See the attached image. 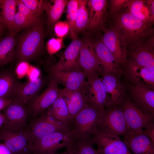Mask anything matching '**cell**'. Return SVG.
Returning a JSON list of instances; mask_svg holds the SVG:
<instances>
[{
    "mask_svg": "<svg viewBox=\"0 0 154 154\" xmlns=\"http://www.w3.org/2000/svg\"><path fill=\"white\" fill-rule=\"evenodd\" d=\"M115 23V29L123 37L126 45L132 47L141 46L144 40L153 32L151 23L140 19L129 11L118 16Z\"/></svg>",
    "mask_w": 154,
    "mask_h": 154,
    "instance_id": "obj_1",
    "label": "cell"
},
{
    "mask_svg": "<svg viewBox=\"0 0 154 154\" xmlns=\"http://www.w3.org/2000/svg\"><path fill=\"white\" fill-rule=\"evenodd\" d=\"M44 31L42 22L25 33L19 40L16 56L20 61L27 62L36 58L42 50Z\"/></svg>",
    "mask_w": 154,
    "mask_h": 154,
    "instance_id": "obj_2",
    "label": "cell"
},
{
    "mask_svg": "<svg viewBox=\"0 0 154 154\" xmlns=\"http://www.w3.org/2000/svg\"><path fill=\"white\" fill-rule=\"evenodd\" d=\"M103 111L88 103L74 119L70 132L72 137L76 139L90 137L96 130Z\"/></svg>",
    "mask_w": 154,
    "mask_h": 154,
    "instance_id": "obj_3",
    "label": "cell"
},
{
    "mask_svg": "<svg viewBox=\"0 0 154 154\" xmlns=\"http://www.w3.org/2000/svg\"><path fill=\"white\" fill-rule=\"evenodd\" d=\"M34 118L26 129L31 146L46 135L71 131L70 128L54 119L46 110Z\"/></svg>",
    "mask_w": 154,
    "mask_h": 154,
    "instance_id": "obj_4",
    "label": "cell"
},
{
    "mask_svg": "<svg viewBox=\"0 0 154 154\" xmlns=\"http://www.w3.org/2000/svg\"><path fill=\"white\" fill-rule=\"evenodd\" d=\"M97 130L124 137L132 133L128 126L120 106L113 105L102 113Z\"/></svg>",
    "mask_w": 154,
    "mask_h": 154,
    "instance_id": "obj_5",
    "label": "cell"
},
{
    "mask_svg": "<svg viewBox=\"0 0 154 154\" xmlns=\"http://www.w3.org/2000/svg\"><path fill=\"white\" fill-rule=\"evenodd\" d=\"M2 110L5 119L2 127L17 132L27 129L30 115L26 105L13 99L12 101Z\"/></svg>",
    "mask_w": 154,
    "mask_h": 154,
    "instance_id": "obj_6",
    "label": "cell"
},
{
    "mask_svg": "<svg viewBox=\"0 0 154 154\" xmlns=\"http://www.w3.org/2000/svg\"><path fill=\"white\" fill-rule=\"evenodd\" d=\"M70 132H56L44 136L31 145L30 154H54L68 147L73 139Z\"/></svg>",
    "mask_w": 154,
    "mask_h": 154,
    "instance_id": "obj_7",
    "label": "cell"
},
{
    "mask_svg": "<svg viewBox=\"0 0 154 154\" xmlns=\"http://www.w3.org/2000/svg\"><path fill=\"white\" fill-rule=\"evenodd\" d=\"M123 100L119 105L133 133L142 132L143 128L154 122V116L143 111L131 101Z\"/></svg>",
    "mask_w": 154,
    "mask_h": 154,
    "instance_id": "obj_8",
    "label": "cell"
},
{
    "mask_svg": "<svg viewBox=\"0 0 154 154\" xmlns=\"http://www.w3.org/2000/svg\"><path fill=\"white\" fill-rule=\"evenodd\" d=\"M94 144L98 146V154H132L119 136L96 130L91 136Z\"/></svg>",
    "mask_w": 154,
    "mask_h": 154,
    "instance_id": "obj_9",
    "label": "cell"
},
{
    "mask_svg": "<svg viewBox=\"0 0 154 154\" xmlns=\"http://www.w3.org/2000/svg\"><path fill=\"white\" fill-rule=\"evenodd\" d=\"M58 84L56 80L52 78L46 89L26 105L30 116L34 118L37 117L52 104L58 93Z\"/></svg>",
    "mask_w": 154,
    "mask_h": 154,
    "instance_id": "obj_10",
    "label": "cell"
},
{
    "mask_svg": "<svg viewBox=\"0 0 154 154\" xmlns=\"http://www.w3.org/2000/svg\"><path fill=\"white\" fill-rule=\"evenodd\" d=\"M88 103L103 111L111 106L110 99L105 90L102 80L96 73L87 76Z\"/></svg>",
    "mask_w": 154,
    "mask_h": 154,
    "instance_id": "obj_11",
    "label": "cell"
},
{
    "mask_svg": "<svg viewBox=\"0 0 154 154\" xmlns=\"http://www.w3.org/2000/svg\"><path fill=\"white\" fill-rule=\"evenodd\" d=\"M0 139L13 154H30L31 144L26 130L14 131L2 127L0 129Z\"/></svg>",
    "mask_w": 154,
    "mask_h": 154,
    "instance_id": "obj_12",
    "label": "cell"
},
{
    "mask_svg": "<svg viewBox=\"0 0 154 154\" xmlns=\"http://www.w3.org/2000/svg\"><path fill=\"white\" fill-rule=\"evenodd\" d=\"M101 40L113 55L116 63H125L127 45L123 37L115 29L105 30Z\"/></svg>",
    "mask_w": 154,
    "mask_h": 154,
    "instance_id": "obj_13",
    "label": "cell"
},
{
    "mask_svg": "<svg viewBox=\"0 0 154 154\" xmlns=\"http://www.w3.org/2000/svg\"><path fill=\"white\" fill-rule=\"evenodd\" d=\"M83 41L77 38L72 41L60 60L51 68V71H63L78 70V59Z\"/></svg>",
    "mask_w": 154,
    "mask_h": 154,
    "instance_id": "obj_14",
    "label": "cell"
},
{
    "mask_svg": "<svg viewBox=\"0 0 154 154\" xmlns=\"http://www.w3.org/2000/svg\"><path fill=\"white\" fill-rule=\"evenodd\" d=\"M78 64L83 69L86 77L96 73L99 68L100 64L93 43L89 39L83 41L80 50Z\"/></svg>",
    "mask_w": 154,
    "mask_h": 154,
    "instance_id": "obj_15",
    "label": "cell"
},
{
    "mask_svg": "<svg viewBox=\"0 0 154 154\" xmlns=\"http://www.w3.org/2000/svg\"><path fill=\"white\" fill-rule=\"evenodd\" d=\"M63 98L73 120L76 115L88 103V91L86 85L80 89L70 91L62 90Z\"/></svg>",
    "mask_w": 154,
    "mask_h": 154,
    "instance_id": "obj_16",
    "label": "cell"
},
{
    "mask_svg": "<svg viewBox=\"0 0 154 154\" xmlns=\"http://www.w3.org/2000/svg\"><path fill=\"white\" fill-rule=\"evenodd\" d=\"M127 68L128 76L135 85L154 88V67L140 66L131 61Z\"/></svg>",
    "mask_w": 154,
    "mask_h": 154,
    "instance_id": "obj_17",
    "label": "cell"
},
{
    "mask_svg": "<svg viewBox=\"0 0 154 154\" xmlns=\"http://www.w3.org/2000/svg\"><path fill=\"white\" fill-rule=\"evenodd\" d=\"M51 73L52 78L63 84L65 88L70 91L80 89L86 83L85 74L80 70L51 71Z\"/></svg>",
    "mask_w": 154,
    "mask_h": 154,
    "instance_id": "obj_18",
    "label": "cell"
},
{
    "mask_svg": "<svg viewBox=\"0 0 154 154\" xmlns=\"http://www.w3.org/2000/svg\"><path fill=\"white\" fill-rule=\"evenodd\" d=\"M134 103L143 111L154 116V91L151 89L134 85L130 88Z\"/></svg>",
    "mask_w": 154,
    "mask_h": 154,
    "instance_id": "obj_19",
    "label": "cell"
},
{
    "mask_svg": "<svg viewBox=\"0 0 154 154\" xmlns=\"http://www.w3.org/2000/svg\"><path fill=\"white\" fill-rule=\"evenodd\" d=\"M123 141L135 154H154V143L142 132L124 137Z\"/></svg>",
    "mask_w": 154,
    "mask_h": 154,
    "instance_id": "obj_20",
    "label": "cell"
},
{
    "mask_svg": "<svg viewBox=\"0 0 154 154\" xmlns=\"http://www.w3.org/2000/svg\"><path fill=\"white\" fill-rule=\"evenodd\" d=\"M43 84L40 77L35 80L21 82L13 98L27 105L38 95Z\"/></svg>",
    "mask_w": 154,
    "mask_h": 154,
    "instance_id": "obj_21",
    "label": "cell"
},
{
    "mask_svg": "<svg viewBox=\"0 0 154 154\" xmlns=\"http://www.w3.org/2000/svg\"><path fill=\"white\" fill-rule=\"evenodd\" d=\"M101 80L111 106L119 104L124 100V89L121 83L116 77L110 73H105Z\"/></svg>",
    "mask_w": 154,
    "mask_h": 154,
    "instance_id": "obj_22",
    "label": "cell"
},
{
    "mask_svg": "<svg viewBox=\"0 0 154 154\" xmlns=\"http://www.w3.org/2000/svg\"><path fill=\"white\" fill-rule=\"evenodd\" d=\"M107 2L105 0L87 1L89 17L88 28L94 29L102 26L105 18Z\"/></svg>",
    "mask_w": 154,
    "mask_h": 154,
    "instance_id": "obj_23",
    "label": "cell"
},
{
    "mask_svg": "<svg viewBox=\"0 0 154 154\" xmlns=\"http://www.w3.org/2000/svg\"><path fill=\"white\" fill-rule=\"evenodd\" d=\"M46 110L54 119L63 123L71 129L73 119L63 98L62 90L59 89L56 98Z\"/></svg>",
    "mask_w": 154,
    "mask_h": 154,
    "instance_id": "obj_24",
    "label": "cell"
},
{
    "mask_svg": "<svg viewBox=\"0 0 154 154\" xmlns=\"http://www.w3.org/2000/svg\"><path fill=\"white\" fill-rule=\"evenodd\" d=\"M20 83L11 71L0 72V98H13Z\"/></svg>",
    "mask_w": 154,
    "mask_h": 154,
    "instance_id": "obj_25",
    "label": "cell"
},
{
    "mask_svg": "<svg viewBox=\"0 0 154 154\" xmlns=\"http://www.w3.org/2000/svg\"><path fill=\"white\" fill-rule=\"evenodd\" d=\"M16 33L9 31L7 36L0 41V66L11 63L16 56L15 36Z\"/></svg>",
    "mask_w": 154,
    "mask_h": 154,
    "instance_id": "obj_26",
    "label": "cell"
},
{
    "mask_svg": "<svg viewBox=\"0 0 154 154\" xmlns=\"http://www.w3.org/2000/svg\"><path fill=\"white\" fill-rule=\"evenodd\" d=\"M146 2L148 7L141 0H127L126 5L129 12L134 16L142 20L151 23L154 21V13L149 3Z\"/></svg>",
    "mask_w": 154,
    "mask_h": 154,
    "instance_id": "obj_27",
    "label": "cell"
},
{
    "mask_svg": "<svg viewBox=\"0 0 154 154\" xmlns=\"http://www.w3.org/2000/svg\"><path fill=\"white\" fill-rule=\"evenodd\" d=\"M95 52L100 64L102 66L105 73H110L114 69V58L102 40L93 43Z\"/></svg>",
    "mask_w": 154,
    "mask_h": 154,
    "instance_id": "obj_28",
    "label": "cell"
},
{
    "mask_svg": "<svg viewBox=\"0 0 154 154\" xmlns=\"http://www.w3.org/2000/svg\"><path fill=\"white\" fill-rule=\"evenodd\" d=\"M16 0H0V16L2 22L9 31H14Z\"/></svg>",
    "mask_w": 154,
    "mask_h": 154,
    "instance_id": "obj_29",
    "label": "cell"
},
{
    "mask_svg": "<svg viewBox=\"0 0 154 154\" xmlns=\"http://www.w3.org/2000/svg\"><path fill=\"white\" fill-rule=\"evenodd\" d=\"M68 1L67 0H52L50 2L45 1L44 10L47 16L49 25H54L58 22Z\"/></svg>",
    "mask_w": 154,
    "mask_h": 154,
    "instance_id": "obj_30",
    "label": "cell"
},
{
    "mask_svg": "<svg viewBox=\"0 0 154 154\" xmlns=\"http://www.w3.org/2000/svg\"><path fill=\"white\" fill-rule=\"evenodd\" d=\"M132 51V62L140 66L154 67V54L151 48L141 45Z\"/></svg>",
    "mask_w": 154,
    "mask_h": 154,
    "instance_id": "obj_31",
    "label": "cell"
},
{
    "mask_svg": "<svg viewBox=\"0 0 154 154\" xmlns=\"http://www.w3.org/2000/svg\"><path fill=\"white\" fill-rule=\"evenodd\" d=\"M87 1H78L75 28L76 34L88 28L89 17L88 11L87 8Z\"/></svg>",
    "mask_w": 154,
    "mask_h": 154,
    "instance_id": "obj_32",
    "label": "cell"
},
{
    "mask_svg": "<svg viewBox=\"0 0 154 154\" xmlns=\"http://www.w3.org/2000/svg\"><path fill=\"white\" fill-rule=\"evenodd\" d=\"M78 1L70 0L67 5V22L69 26L70 34L72 40L77 38L75 28Z\"/></svg>",
    "mask_w": 154,
    "mask_h": 154,
    "instance_id": "obj_33",
    "label": "cell"
},
{
    "mask_svg": "<svg viewBox=\"0 0 154 154\" xmlns=\"http://www.w3.org/2000/svg\"><path fill=\"white\" fill-rule=\"evenodd\" d=\"M91 137L86 139L73 138L72 145L78 154H98Z\"/></svg>",
    "mask_w": 154,
    "mask_h": 154,
    "instance_id": "obj_34",
    "label": "cell"
},
{
    "mask_svg": "<svg viewBox=\"0 0 154 154\" xmlns=\"http://www.w3.org/2000/svg\"><path fill=\"white\" fill-rule=\"evenodd\" d=\"M41 22L35 21L18 11L16 13L15 16L14 31L17 33L21 29L32 28Z\"/></svg>",
    "mask_w": 154,
    "mask_h": 154,
    "instance_id": "obj_35",
    "label": "cell"
},
{
    "mask_svg": "<svg viewBox=\"0 0 154 154\" xmlns=\"http://www.w3.org/2000/svg\"><path fill=\"white\" fill-rule=\"evenodd\" d=\"M24 5L37 15L40 16L44 10L45 1L37 0H21Z\"/></svg>",
    "mask_w": 154,
    "mask_h": 154,
    "instance_id": "obj_36",
    "label": "cell"
},
{
    "mask_svg": "<svg viewBox=\"0 0 154 154\" xmlns=\"http://www.w3.org/2000/svg\"><path fill=\"white\" fill-rule=\"evenodd\" d=\"M63 38H52L46 43V49L50 55H52L60 50L63 46Z\"/></svg>",
    "mask_w": 154,
    "mask_h": 154,
    "instance_id": "obj_37",
    "label": "cell"
},
{
    "mask_svg": "<svg viewBox=\"0 0 154 154\" xmlns=\"http://www.w3.org/2000/svg\"><path fill=\"white\" fill-rule=\"evenodd\" d=\"M18 12L31 19L38 23L41 22L40 16L33 12L23 3L21 0H16Z\"/></svg>",
    "mask_w": 154,
    "mask_h": 154,
    "instance_id": "obj_38",
    "label": "cell"
},
{
    "mask_svg": "<svg viewBox=\"0 0 154 154\" xmlns=\"http://www.w3.org/2000/svg\"><path fill=\"white\" fill-rule=\"evenodd\" d=\"M54 31L55 34L59 38H62L68 33L70 30L69 24L66 21H60L54 25Z\"/></svg>",
    "mask_w": 154,
    "mask_h": 154,
    "instance_id": "obj_39",
    "label": "cell"
},
{
    "mask_svg": "<svg viewBox=\"0 0 154 154\" xmlns=\"http://www.w3.org/2000/svg\"><path fill=\"white\" fill-rule=\"evenodd\" d=\"M30 66L27 62L24 61H19L15 70V75L17 78L21 79L26 76Z\"/></svg>",
    "mask_w": 154,
    "mask_h": 154,
    "instance_id": "obj_40",
    "label": "cell"
},
{
    "mask_svg": "<svg viewBox=\"0 0 154 154\" xmlns=\"http://www.w3.org/2000/svg\"><path fill=\"white\" fill-rule=\"evenodd\" d=\"M40 71L39 69L31 65L26 75L28 80H35L40 77Z\"/></svg>",
    "mask_w": 154,
    "mask_h": 154,
    "instance_id": "obj_41",
    "label": "cell"
},
{
    "mask_svg": "<svg viewBox=\"0 0 154 154\" xmlns=\"http://www.w3.org/2000/svg\"><path fill=\"white\" fill-rule=\"evenodd\" d=\"M143 129V133L148 137L154 143V123L152 122L147 125Z\"/></svg>",
    "mask_w": 154,
    "mask_h": 154,
    "instance_id": "obj_42",
    "label": "cell"
},
{
    "mask_svg": "<svg viewBox=\"0 0 154 154\" xmlns=\"http://www.w3.org/2000/svg\"><path fill=\"white\" fill-rule=\"evenodd\" d=\"M127 0H114L111 1V6L112 10L116 11L122 6L125 4Z\"/></svg>",
    "mask_w": 154,
    "mask_h": 154,
    "instance_id": "obj_43",
    "label": "cell"
},
{
    "mask_svg": "<svg viewBox=\"0 0 154 154\" xmlns=\"http://www.w3.org/2000/svg\"><path fill=\"white\" fill-rule=\"evenodd\" d=\"M13 98H0V112L7 106L13 100Z\"/></svg>",
    "mask_w": 154,
    "mask_h": 154,
    "instance_id": "obj_44",
    "label": "cell"
},
{
    "mask_svg": "<svg viewBox=\"0 0 154 154\" xmlns=\"http://www.w3.org/2000/svg\"><path fill=\"white\" fill-rule=\"evenodd\" d=\"M54 154H78L75 148L72 143L68 147L66 148V151L64 152L58 153L56 152Z\"/></svg>",
    "mask_w": 154,
    "mask_h": 154,
    "instance_id": "obj_45",
    "label": "cell"
},
{
    "mask_svg": "<svg viewBox=\"0 0 154 154\" xmlns=\"http://www.w3.org/2000/svg\"><path fill=\"white\" fill-rule=\"evenodd\" d=\"M0 154H13L4 143H0Z\"/></svg>",
    "mask_w": 154,
    "mask_h": 154,
    "instance_id": "obj_46",
    "label": "cell"
},
{
    "mask_svg": "<svg viewBox=\"0 0 154 154\" xmlns=\"http://www.w3.org/2000/svg\"><path fill=\"white\" fill-rule=\"evenodd\" d=\"M5 121V118L3 115L0 112V129L3 127Z\"/></svg>",
    "mask_w": 154,
    "mask_h": 154,
    "instance_id": "obj_47",
    "label": "cell"
},
{
    "mask_svg": "<svg viewBox=\"0 0 154 154\" xmlns=\"http://www.w3.org/2000/svg\"><path fill=\"white\" fill-rule=\"evenodd\" d=\"M5 25L2 22L0 16V37L2 34L4 30Z\"/></svg>",
    "mask_w": 154,
    "mask_h": 154,
    "instance_id": "obj_48",
    "label": "cell"
},
{
    "mask_svg": "<svg viewBox=\"0 0 154 154\" xmlns=\"http://www.w3.org/2000/svg\"></svg>",
    "mask_w": 154,
    "mask_h": 154,
    "instance_id": "obj_49",
    "label": "cell"
},
{
    "mask_svg": "<svg viewBox=\"0 0 154 154\" xmlns=\"http://www.w3.org/2000/svg\"></svg>",
    "mask_w": 154,
    "mask_h": 154,
    "instance_id": "obj_50",
    "label": "cell"
},
{
    "mask_svg": "<svg viewBox=\"0 0 154 154\" xmlns=\"http://www.w3.org/2000/svg\"><path fill=\"white\" fill-rule=\"evenodd\" d=\"M98 154V153H97Z\"/></svg>",
    "mask_w": 154,
    "mask_h": 154,
    "instance_id": "obj_51",
    "label": "cell"
}]
</instances>
